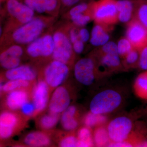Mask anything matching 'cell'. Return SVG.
<instances>
[{"instance_id": "obj_1", "label": "cell", "mask_w": 147, "mask_h": 147, "mask_svg": "<svg viewBox=\"0 0 147 147\" xmlns=\"http://www.w3.org/2000/svg\"><path fill=\"white\" fill-rule=\"evenodd\" d=\"M122 100L120 94L115 90H102L92 99L90 105V112L104 115L112 113L120 106Z\"/></svg>"}, {"instance_id": "obj_2", "label": "cell", "mask_w": 147, "mask_h": 147, "mask_svg": "<svg viewBox=\"0 0 147 147\" xmlns=\"http://www.w3.org/2000/svg\"><path fill=\"white\" fill-rule=\"evenodd\" d=\"M45 27V22L42 19L34 18L15 30L12 38L18 44H30L39 37Z\"/></svg>"}, {"instance_id": "obj_3", "label": "cell", "mask_w": 147, "mask_h": 147, "mask_svg": "<svg viewBox=\"0 0 147 147\" xmlns=\"http://www.w3.org/2000/svg\"><path fill=\"white\" fill-rule=\"evenodd\" d=\"M106 128L110 142H124L127 141L131 133L133 122L128 117L121 116L110 121Z\"/></svg>"}, {"instance_id": "obj_4", "label": "cell", "mask_w": 147, "mask_h": 147, "mask_svg": "<svg viewBox=\"0 0 147 147\" xmlns=\"http://www.w3.org/2000/svg\"><path fill=\"white\" fill-rule=\"evenodd\" d=\"M94 17L99 24H113L118 20L116 0H99L93 4Z\"/></svg>"}, {"instance_id": "obj_5", "label": "cell", "mask_w": 147, "mask_h": 147, "mask_svg": "<svg viewBox=\"0 0 147 147\" xmlns=\"http://www.w3.org/2000/svg\"><path fill=\"white\" fill-rule=\"evenodd\" d=\"M53 37L55 45L52 55L53 59L67 64L73 55L72 43L68 37L62 32H55Z\"/></svg>"}, {"instance_id": "obj_6", "label": "cell", "mask_w": 147, "mask_h": 147, "mask_svg": "<svg viewBox=\"0 0 147 147\" xmlns=\"http://www.w3.org/2000/svg\"><path fill=\"white\" fill-rule=\"evenodd\" d=\"M69 72V69L67 64L54 60L45 67L44 81L49 87L57 88L64 82Z\"/></svg>"}, {"instance_id": "obj_7", "label": "cell", "mask_w": 147, "mask_h": 147, "mask_svg": "<svg viewBox=\"0 0 147 147\" xmlns=\"http://www.w3.org/2000/svg\"><path fill=\"white\" fill-rule=\"evenodd\" d=\"M74 75L79 83L86 86L91 85L95 79L94 62L90 58L80 59L74 66Z\"/></svg>"}, {"instance_id": "obj_8", "label": "cell", "mask_w": 147, "mask_h": 147, "mask_svg": "<svg viewBox=\"0 0 147 147\" xmlns=\"http://www.w3.org/2000/svg\"><path fill=\"white\" fill-rule=\"evenodd\" d=\"M54 47L53 36L46 34L39 37L29 44L27 48V53L32 58L48 57L53 55Z\"/></svg>"}, {"instance_id": "obj_9", "label": "cell", "mask_w": 147, "mask_h": 147, "mask_svg": "<svg viewBox=\"0 0 147 147\" xmlns=\"http://www.w3.org/2000/svg\"><path fill=\"white\" fill-rule=\"evenodd\" d=\"M126 36L134 49L140 51L147 45V29L136 19L129 24Z\"/></svg>"}, {"instance_id": "obj_10", "label": "cell", "mask_w": 147, "mask_h": 147, "mask_svg": "<svg viewBox=\"0 0 147 147\" xmlns=\"http://www.w3.org/2000/svg\"><path fill=\"white\" fill-rule=\"evenodd\" d=\"M71 97L66 88L59 86L56 88L49 102L50 113L59 114L63 113L70 105Z\"/></svg>"}, {"instance_id": "obj_11", "label": "cell", "mask_w": 147, "mask_h": 147, "mask_svg": "<svg viewBox=\"0 0 147 147\" xmlns=\"http://www.w3.org/2000/svg\"><path fill=\"white\" fill-rule=\"evenodd\" d=\"M6 8L11 16L21 24H26L34 18V11L18 0H8Z\"/></svg>"}, {"instance_id": "obj_12", "label": "cell", "mask_w": 147, "mask_h": 147, "mask_svg": "<svg viewBox=\"0 0 147 147\" xmlns=\"http://www.w3.org/2000/svg\"><path fill=\"white\" fill-rule=\"evenodd\" d=\"M24 50L20 45H14L1 53L0 63L3 68L9 70L20 65Z\"/></svg>"}, {"instance_id": "obj_13", "label": "cell", "mask_w": 147, "mask_h": 147, "mask_svg": "<svg viewBox=\"0 0 147 147\" xmlns=\"http://www.w3.org/2000/svg\"><path fill=\"white\" fill-rule=\"evenodd\" d=\"M49 87L45 81L40 80L34 88L32 99L36 113L41 112L47 106L49 100Z\"/></svg>"}, {"instance_id": "obj_14", "label": "cell", "mask_w": 147, "mask_h": 147, "mask_svg": "<svg viewBox=\"0 0 147 147\" xmlns=\"http://www.w3.org/2000/svg\"><path fill=\"white\" fill-rule=\"evenodd\" d=\"M18 123V118L14 113L5 111L0 116V137L1 139L9 138Z\"/></svg>"}, {"instance_id": "obj_15", "label": "cell", "mask_w": 147, "mask_h": 147, "mask_svg": "<svg viewBox=\"0 0 147 147\" xmlns=\"http://www.w3.org/2000/svg\"><path fill=\"white\" fill-rule=\"evenodd\" d=\"M5 76L8 80H22L30 82L36 79V73L31 67L22 65L7 70Z\"/></svg>"}, {"instance_id": "obj_16", "label": "cell", "mask_w": 147, "mask_h": 147, "mask_svg": "<svg viewBox=\"0 0 147 147\" xmlns=\"http://www.w3.org/2000/svg\"><path fill=\"white\" fill-rule=\"evenodd\" d=\"M28 94L24 89H19L9 92L6 99V104L9 109L16 110L28 101Z\"/></svg>"}, {"instance_id": "obj_17", "label": "cell", "mask_w": 147, "mask_h": 147, "mask_svg": "<svg viewBox=\"0 0 147 147\" xmlns=\"http://www.w3.org/2000/svg\"><path fill=\"white\" fill-rule=\"evenodd\" d=\"M24 3L38 13L51 12L57 8V0H24Z\"/></svg>"}, {"instance_id": "obj_18", "label": "cell", "mask_w": 147, "mask_h": 147, "mask_svg": "<svg viewBox=\"0 0 147 147\" xmlns=\"http://www.w3.org/2000/svg\"><path fill=\"white\" fill-rule=\"evenodd\" d=\"M25 144L31 147H44L51 144V139L47 134L40 131L29 133L24 139Z\"/></svg>"}, {"instance_id": "obj_19", "label": "cell", "mask_w": 147, "mask_h": 147, "mask_svg": "<svg viewBox=\"0 0 147 147\" xmlns=\"http://www.w3.org/2000/svg\"><path fill=\"white\" fill-rule=\"evenodd\" d=\"M118 19L122 23L128 22L131 19L134 9V1L131 0L117 1Z\"/></svg>"}, {"instance_id": "obj_20", "label": "cell", "mask_w": 147, "mask_h": 147, "mask_svg": "<svg viewBox=\"0 0 147 147\" xmlns=\"http://www.w3.org/2000/svg\"><path fill=\"white\" fill-rule=\"evenodd\" d=\"M110 36L100 24H97L92 29L90 41L95 46H102L109 41Z\"/></svg>"}, {"instance_id": "obj_21", "label": "cell", "mask_w": 147, "mask_h": 147, "mask_svg": "<svg viewBox=\"0 0 147 147\" xmlns=\"http://www.w3.org/2000/svg\"><path fill=\"white\" fill-rule=\"evenodd\" d=\"M134 88L137 96L147 100V70L139 74L137 77Z\"/></svg>"}, {"instance_id": "obj_22", "label": "cell", "mask_w": 147, "mask_h": 147, "mask_svg": "<svg viewBox=\"0 0 147 147\" xmlns=\"http://www.w3.org/2000/svg\"><path fill=\"white\" fill-rule=\"evenodd\" d=\"M77 147H91L94 144L90 128L85 126L79 129L77 133Z\"/></svg>"}, {"instance_id": "obj_23", "label": "cell", "mask_w": 147, "mask_h": 147, "mask_svg": "<svg viewBox=\"0 0 147 147\" xmlns=\"http://www.w3.org/2000/svg\"><path fill=\"white\" fill-rule=\"evenodd\" d=\"M107 120V117L105 115L94 114L90 112L84 117V123L85 126L91 128L102 126Z\"/></svg>"}, {"instance_id": "obj_24", "label": "cell", "mask_w": 147, "mask_h": 147, "mask_svg": "<svg viewBox=\"0 0 147 147\" xmlns=\"http://www.w3.org/2000/svg\"><path fill=\"white\" fill-rule=\"evenodd\" d=\"M136 20L147 29V0L134 1Z\"/></svg>"}, {"instance_id": "obj_25", "label": "cell", "mask_w": 147, "mask_h": 147, "mask_svg": "<svg viewBox=\"0 0 147 147\" xmlns=\"http://www.w3.org/2000/svg\"><path fill=\"white\" fill-rule=\"evenodd\" d=\"M93 137L95 144L97 146H105L110 144V140L107 128L103 125L96 127Z\"/></svg>"}, {"instance_id": "obj_26", "label": "cell", "mask_w": 147, "mask_h": 147, "mask_svg": "<svg viewBox=\"0 0 147 147\" xmlns=\"http://www.w3.org/2000/svg\"><path fill=\"white\" fill-rule=\"evenodd\" d=\"M30 82L22 80H9L5 84H1V90L5 92H9L19 89L26 88L30 85Z\"/></svg>"}, {"instance_id": "obj_27", "label": "cell", "mask_w": 147, "mask_h": 147, "mask_svg": "<svg viewBox=\"0 0 147 147\" xmlns=\"http://www.w3.org/2000/svg\"><path fill=\"white\" fill-rule=\"evenodd\" d=\"M59 115L50 113L41 117L39 121V125L44 129H50L54 128L59 121Z\"/></svg>"}, {"instance_id": "obj_28", "label": "cell", "mask_w": 147, "mask_h": 147, "mask_svg": "<svg viewBox=\"0 0 147 147\" xmlns=\"http://www.w3.org/2000/svg\"><path fill=\"white\" fill-rule=\"evenodd\" d=\"M100 61L104 66L110 69L116 68L121 64L119 55L117 54H103Z\"/></svg>"}, {"instance_id": "obj_29", "label": "cell", "mask_w": 147, "mask_h": 147, "mask_svg": "<svg viewBox=\"0 0 147 147\" xmlns=\"http://www.w3.org/2000/svg\"><path fill=\"white\" fill-rule=\"evenodd\" d=\"M117 45L119 55L123 57H125L133 48L131 42L127 38L120 40Z\"/></svg>"}, {"instance_id": "obj_30", "label": "cell", "mask_w": 147, "mask_h": 147, "mask_svg": "<svg viewBox=\"0 0 147 147\" xmlns=\"http://www.w3.org/2000/svg\"><path fill=\"white\" fill-rule=\"evenodd\" d=\"M71 19L74 24L76 26H84L90 22L91 17L89 15L82 13L71 16Z\"/></svg>"}, {"instance_id": "obj_31", "label": "cell", "mask_w": 147, "mask_h": 147, "mask_svg": "<svg viewBox=\"0 0 147 147\" xmlns=\"http://www.w3.org/2000/svg\"><path fill=\"white\" fill-rule=\"evenodd\" d=\"M78 139L74 135H69L61 139L59 143L60 146L61 147H77Z\"/></svg>"}, {"instance_id": "obj_32", "label": "cell", "mask_w": 147, "mask_h": 147, "mask_svg": "<svg viewBox=\"0 0 147 147\" xmlns=\"http://www.w3.org/2000/svg\"><path fill=\"white\" fill-rule=\"evenodd\" d=\"M140 52L137 49H132L125 56L126 63L128 65H132L138 61L139 63Z\"/></svg>"}, {"instance_id": "obj_33", "label": "cell", "mask_w": 147, "mask_h": 147, "mask_svg": "<svg viewBox=\"0 0 147 147\" xmlns=\"http://www.w3.org/2000/svg\"><path fill=\"white\" fill-rule=\"evenodd\" d=\"M21 111L25 116H31L36 113L35 107L33 102L27 101L22 105L21 108Z\"/></svg>"}, {"instance_id": "obj_34", "label": "cell", "mask_w": 147, "mask_h": 147, "mask_svg": "<svg viewBox=\"0 0 147 147\" xmlns=\"http://www.w3.org/2000/svg\"><path fill=\"white\" fill-rule=\"evenodd\" d=\"M139 65L140 68L147 70V45L140 51Z\"/></svg>"}, {"instance_id": "obj_35", "label": "cell", "mask_w": 147, "mask_h": 147, "mask_svg": "<svg viewBox=\"0 0 147 147\" xmlns=\"http://www.w3.org/2000/svg\"><path fill=\"white\" fill-rule=\"evenodd\" d=\"M102 51L103 54H118L117 45L116 43L113 41H108L107 43L102 45Z\"/></svg>"}, {"instance_id": "obj_36", "label": "cell", "mask_w": 147, "mask_h": 147, "mask_svg": "<svg viewBox=\"0 0 147 147\" xmlns=\"http://www.w3.org/2000/svg\"><path fill=\"white\" fill-rule=\"evenodd\" d=\"M89 7L88 5L86 3H81L75 5L69 10V14L70 16L84 13L88 10Z\"/></svg>"}, {"instance_id": "obj_37", "label": "cell", "mask_w": 147, "mask_h": 147, "mask_svg": "<svg viewBox=\"0 0 147 147\" xmlns=\"http://www.w3.org/2000/svg\"><path fill=\"white\" fill-rule=\"evenodd\" d=\"M61 124L63 128L65 130L71 131H73L77 128L78 125H79V122H78L77 118H75L70 120L61 123Z\"/></svg>"}, {"instance_id": "obj_38", "label": "cell", "mask_w": 147, "mask_h": 147, "mask_svg": "<svg viewBox=\"0 0 147 147\" xmlns=\"http://www.w3.org/2000/svg\"><path fill=\"white\" fill-rule=\"evenodd\" d=\"M72 48L73 51L76 54H81L84 50V42L80 39L78 40L72 44Z\"/></svg>"}, {"instance_id": "obj_39", "label": "cell", "mask_w": 147, "mask_h": 147, "mask_svg": "<svg viewBox=\"0 0 147 147\" xmlns=\"http://www.w3.org/2000/svg\"><path fill=\"white\" fill-rule=\"evenodd\" d=\"M79 39L84 42H86L90 38L89 32L85 28H82L79 32Z\"/></svg>"}, {"instance_id": "obj_40", "label": "cell", "mask_w": 147, "mask_h": 147, "mask_svg": "<svg viewBox=\"0 0 147 147\" xmlns=\"http://www.w3.org/2000/svg\"><path fill=\"white\" fill-rule=\"evenodd\" d=\"M69 38L72 44L79 39V32H77L75 29H71L69 32Z\"/></svg>"}, {"instance_id": "obj_41", "label": "cell", "mask_w": 147, "mask_h": 147, "mask_svg": "<svg viewBox=\"0 0 147 147\" xmlns=\"http://www.w3.org/2000/svg\"><path fill=\"white\" fill-rule=\"evenodd\" d=\"M132 144H131L130 142H127V141L124 142H110V144L108 145L109 147H132Z\"/></svg>"}, {"instance_id": "obj_42", "label": "cell", "mask_w": 147, "mask_h": 147, "mask_svg": "<svg viewBox=\"0 0 147 147\" xmlns=\"http://www.w3.org/2000/svg\"><path fill=\"white\" fill-rule=\"evenodd\" d=\"M66 6L70 7L74 5L79 2L80 0H61Z\"/></svg>"}]
</instances>
